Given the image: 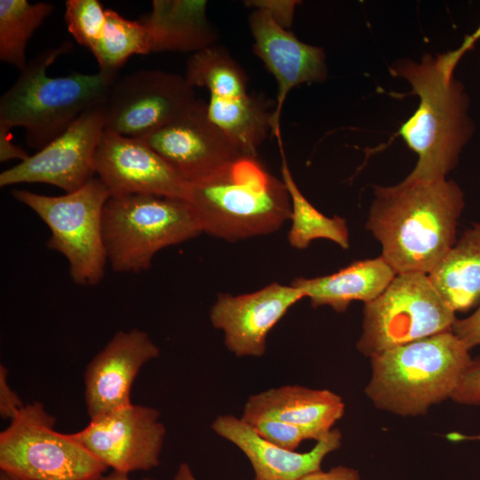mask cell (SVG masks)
I'll return each instance as SVG.
<instances>
[{
	"label": "cell",
	"instance_id": "cell-11",
	"mask_svg": "<svg viewBox=\"0 0 480 480\" xmlns=\"http://www.w3.org/2000/svg\"><path fill=\"white\" fill-rule=\"evenodd\" d=\"M105 103L84 112L61 135L0 174V187L44 183L66 193L94 178V156L105 131Z\"/></svg>",
	"mask_w": 480,
	"mask_h": 480
},
{
	"label": "cell",
	"instance_id": "cell-24",
	"mask_svg": "<svg viewBox=\"0 0 480 480\" xmlns=\"http://www.w3.org/2000/svg\"><path fill=\"white\" fill-rule=\"evenodd\" d=\"M282 180L291 198L292 226L288 242L296 249H305L316 239H328L343 249L349 247V233L346 220L339 216L324 215L305 197L296 184L284 156L282 143Z\"/></svg>",
	"mask_w": 480,
	"mask_h": 480
},
{
	"label": "cell",
	"instance_id": "cell-8",
	"mask_svg": "<svg viewBox=\"0 0 480 480\" xmlns=\"http://www.w3.org/2000/svg\"><path fill=\"white\" fill-rule=\"evenodd\" d=\"M40 402L25 404L0 433L2 472L25 480H87L107 467L73 436L55 430Z\"/></svg>",
	"mask_w": 480,
	"mask_h": 480
},
{
	"label": "cell",
	"instance_id": "cell-10",
	"mask_svg": "<svg viewBox=\"0 0 480 480\" xmlns=\"http://www.w3.org/2000/svg\"><path fill=\"white\" fill-rule=\"evenodd\" d=\"M185 76L141 69L118 76L105 102V130L145 139L164 126L196 100Z\"/></svg>",
	"mask_w": 480,
	"mask_h": 480
},
{
	"label": "cell",
	"instance_id": "cell-16",
	"mask_svg": "<svg viewBox=\"0 0 480 480\" xmlns=\"http://www.w3.org/2000/svg\"><path fill=\"white\" fill-rule=\"evenodd\" d=\"M248 23L254 40L253 52L277 82L271 134L281 143L280 120L288 93L300 84L324 82L326 56L322 47L301 42L263 10L253 9Z\"/></svg>",
	"mask_w": 480,
	"mask_h": 480
},
{
	"label": "cell",
	"instance_id": "cell-31",
	"mask_svg": "<svg viewBox=\"0 0 480 480\" xmlns=\"http://www.w3.org/2000/svg\"><path fill=\"white\" fill-rule=\"evenodd\" d=\"M300 1L296 0H249L244 4L252 9L267 12L284 28H288L293 20L295 10Z\"/></svg>",
	"mask_w": 480,
	"mask_h": 480
},
{
	"label": "cell",
	"instance_id": "cell-30",
	"mask_svg": "<svg viewBox=\"0 0 480 480\" xmlns=\"http://www.w3.org/2000/svg\"><path fill=\"white\" fill-rule=\"evenodd\" d=\"M451 399L462 405H480V356L471 359Z\"/></svg>",
	"mask_w": 480,
	"mask_h": 480
},
{
	"label": "cell",
	"instance_id": "cell-15",
	"mask_svg": "<svg viewBox=\"0 0 480 480\" xmlns=\"http://www.w3.org/2000/svg\"><path fill=\"white\" fill-rule=\"evenodd\" d=\"M304 292L290 284H270L251 293H220L210 310L213 327L222 331L227 348L235 356L260 357L268 335Z\"/></svg>",
	"mask_w": 480,
	"mask_h": 480
},
{
	"label": "cell",
	"instance_id": "cell-32",
	"mask_svg": "<svg viewBox=\"0 0 480 480\" xmlns=\"http://www.w3.org/2000/svg\"><path fill=\"white\" fill-rule=\"evenodd\" d=\"M452 332L470 350L480 345V303L476 309L468 317L456 319Z\"/></svg>",
	"mask_w": 480,
	"mask_h": 480
},
{
	"label": "cell",
	"instance_id": "cell-4",
	"mask_svg": "<svg viewBox=\"0 0 480 480\" xmlns=\"http://www.w3.org/2000/svg\"><path fill=\"white\" fill-rule=\"evenodd\" d=\"M186 201L203 232L228 241L276 232L292 212L283 180L247 155L189 184Z\"/></svg>",
	"mask_w": 480,
	"mask_h": 480
},
{
	"label": "cell",
	"instance_id": "cell-6",
	"mask_svg": "<svg viewBox=\"0 0 480 480\" xmlns=\"http://www.w3.org/2000/svg\"><path fill=\"white\" fill-rule=\"evenodd\" d=\"M186 200L152 195L109 196L102 214L108 262L120 273L148 270L162 249L202 233Z\"/></svg>",
	"mask_w": 480,
	"mask_h": 480
},
{
	"label": "cell",
	"instance_id": "cell-39",
	"mask_svg": "<svg viewBox=\"0 0 480 480\" xmlns=\"http://www.w3.org/2000/svg\"><path fill=\"white\" fill-rule=\"evenodd\" d=\"M0 480H25L1 471Z\"/></svg>",
	"mask_w": 480,
	"mask_h": 480
},
{
	"label": "cell",
	"instance_id": "cell-7",
	"mask_svg": "<svg viewBox=\"0 0 480 480\" xmlns=\"http://www.w3.org/2000/svg\"><path fill=\"white\" fill-rule=\"evenodd\" d=\"M12 196L34 211L48 226V249L61 253L69 264L72 281L98 284L108 262L102 236L103 208L109 194L98 178L62 196L14 189Z\"/></svg>",
	"mask_w": 480,
	"mask_h": 480
},
{
	"label": "cell",
	"instance_id": "cell-12",
	"mask_svg": "<svg viewBox=\"0 0 480 480\" xmlns=\"http://www.w3.org/2000/svg\"><path fill=\"white\" fill-rule=\"evenodd\" d=\"M154 407L132 403L90 420L74 437L112 470L130 474L156 468L165 428Z\"/></svg>",
	"mask_w": 480,
	"mask_h": 480
},
{
	"label": "cell",
	"instance_id": "cell-13",
	"mask_svg": "<svg viewBox=\"0 0 480 480\" xmlns=\"http://www.w3.org/2000/svg\"><path fill=\"white\" fill-rule=\"evenodd\" d=\"M143 140L188 184L244 156L209 118L206 103L200 100Z\"/></svg>",
	"mask_w": 480,
	"mask_h": 480
},
{
	"label": "cell",
	"instance_id": "cell-27",
	"mask_svg": "<svg viewBox=\"0 0 480 480\" xmlns=\"http://www.w3.org/2000/svg\"><path fill=\"white\" fill-rule=\"evenodd\" d=\"M106 13L102 35L90 52L99 71L119 76V69L130 57L151 52L149 36L140 20H128L112 9H107Z\"/></svg>",
	"mask_w": 480,
	"mask_h": 480
},
{
	"label": "cell",
	"instance_id": "cell-3",
	"mask_svg": "<svg viewBox=\"0 0 480 480\" xmlns=\"http://www.w3.org/2000/svg\"><path fill=\"white\" fill-rule=\"evenodd\" d=\"M72 50V42L64 41L37 53L20 71L16 82L0 98V132L22 127L27 145L40 150L84 112L106 102L109 87L119 76L101 71L48 75L57 59Z\"/></svg>",
	"mask_w": 480,
	"mask_h": 480
},
{
	"label": "cell",
	"instance_id": "cell-20",
	"mask_svg": "<svg viewBox=\"0 0 480 480\" xmlns=\"http://www.w3.org/2000/svg\"><path fill=\"white\" fill-rule=\"evenodd\" d=\"M206 0H154L140 21L148 32L151 52H197L216 44L217 30L207 18Z\"/></svg>",
	"mask_w": 480,
	"mask_h": 480
},
{
	"label": "cell",
	"instance_id": "cell-5",
	"mask_svg": "<svg viewBox=\"0 0 480 480\" xmlns=\"http://www.w3.org/2000/svg\"><path fill=\"white\" fill-rule=\"evenodd\" d=\"M472 357L447 331L370 357L371 377L364 393L378 409L402 417L426 414L451 399Z\"/></svg>",
	"mask_w": 480,
	"mask_h": 480
},
{
	"label": "cell",
	"instance_id": "cell-23",
	"mask_svg": "<svg viewBox=\"0 0 480 480\" xmlns=\"http://www.w3.org/2000/svg\"><path fill=\"white\" fill-rule=\"evenodd\" d=\"M206 108L209 118L244 155L256 156L259 147L271 133L274 110L260 96L210 97Z\"/></svg>",
	"mask_w": 480,
	"mask_h": 480
},
{
	"label": "cell",
	"instance_id": "cell-38",
	"mask_svg": "<svg viewBox=\"0 0 480 480\" xmlns=\"http://www.w3.org/2000/svg\"><path fill=\"white\" fill-rule=\"evenodd\" d=\"M87 480H131V479L129 477V474L112 470L110 473L107 475L103 473L98 476H95ZM140 480H153V479L145 477Z\"/></svg>",
	"mask_w": 480,
	"mask_h": 480
},
{
	"label": "cell",
	"instance_id": "cell-21",
	"mask_svg": "<svg viewBox=\"0 0 480 480\" xmlns=\"http://www.w3.org/2000/svg\"><path fill=\"white\" fill-rule=\"evenodd\" d=\"M396 275L391 266L380 256L352 262L330 275L298 277L291 284L300 289L313 307L329 306L340 313L354 300L365 304L375 300Z\"/></svg>",
	"mask_w": 480,
	"mask_h": 480
},
{
	"label": "cell",
	"instance_id": "cell-36",
	"mask_svg": "<svg viewBox=\"0 0 480 480\" xmlns=\"http://www.w3.org/2000/svg\"><path fill=\"white\" fill-rule=\"evenodd\" d=\"M29 157V155L12 142L11 132H0V161L6 162L11 159H18L22 162Z\"/></svg>",
	"mask_w": 480,
	"mask_h": 480
},
{
	"label": "cell",
	"instance_id": "cell-18",
	"mask_svg": "<svg viewBox=\"0 0 480 480\" xmlns=\"http://www.w3.org/2000/svg\"><path fill=\"white\" fill-rule=\"evenodd\" d=\"M211 428L244 454L252 468L253 480H299L321 469L325 457L342 444L341 432L332 428L310 451H290L261 437L241 418L228 414L218 416Z\"/></svg>",
	"mask_w": 480,
	"mask_h": 480
},
{
	"label": "cell",
	"instance_id": "cell-22",
	"mask_svg": "<svg viewBox=\"0 0 480 480\" xmlns=\"http://www.w3.org/2000/svg\"><path fill=\"white\" fill-rule=\"evenodd\" d=\"M428 276L445 303L456 313L480 303V223L473 224Z\"/></svg>",
	"mask_w": 480,
	"mask_h": 480
},
{
	"label": "cell",
	"instance_id": "cell-17",
	"mask_svg": "<svg viewBox=\"0 0 480 480\" xmlns=\"http://www.w3.org/2000/svg\"><path fill=\"white\" fill-rule=\"evenodd\" d=\"M160 354L148 334L119 331L91 360L84 372L90 420L132 404L131 391L141 367Z\"/></svg>",
	"mask_w": 480,
	"mask_h": 480
},
{
	"label": "cell",
	"instance_id": "cell-34",
	"mask_svg": "<svg viewBox=\"0 0 480 480\" xmlns=\"http://www.w3.org/2000/svg\"><path fill=\"white\" fill-rule=\"evenodd\" d=\"M480 39V25L470 35H468L461 44L455 50L448 52L443 54H437L438 61L443 69L449 75L454 74V69L462 58V56L469 50H471L475 44Z\"/></svg>",
	"mask_w": 480,
	"mask_h": 480
},
{
	"label": "cell",
	"instance_id": "cell-37",
	"mask_svg": "<svg viewBox=\"0 0 480 480\" xmlns=\"http://www.w3.org/2000/svg\"><path fill=\"white\" fill-rule=\"evenodd\" d=\"M172 480H197L188 463L180 464Z\"/></svg>",
	"mask_w": 480,
	"mask_h": 480
},
{
	"label": "cell",
	"instance_id": "cell-26",
	"mask_svg": "<svg viewBox=\"0 0 480 480\" xmlns=\"http://www.w3.org/2000/svg\"><path fill=\"white\" fill-rule=\"evenodd\" d=\"M185 77L193 87H204L210 97L229 99L248 93L244 70L226 48L214 44L190 55Z\"/></svg>",
	"mask_w": 480,
	"mask_h": 480
},
{
	"label": "cell",
	"instance_id": "cell-25",
	"mask_svg": "<svg viewBox=\"0 0 480 480\" xmlns=\"http://www.w3.org/2000/svg\"><path fill=\"white\" fill-rule=\"evenodd\" d=\"M53 10L51 3L0 0V60L21 71L28 41Z\"/></svg>",
	"mask_w": 480,
	"mask_h": 480
},
{
	"label": "cell",
	"instance_id": "cell-35",
	"mask_svg": "<svg viewBox=\"0 0 480 480\" xmlns=\"http://www.w3.org/2000/svg\"><path fill=\"white\" fill-rule=\"evenodd\" d=\"M299 480H362L357 469L339 465L324 471L322 469L308 473Z\"/></svg>",
	"mask_w": 480,
	"mask_h": 480
},
{
	"label": "cell",
	"instance_id": "cell-33",
	"mask_svg": "<svg viewBox=\"0 0 480 480\" xmlns=\"http://www.w3.org/2000/svg\"><path fill=\"white\" fill-rule=\"evenodd\" d=\"M22 401L11 388L7 380V369L0 365V416L12 420L24 407Z\"/></svg>",
	"mask_w": 480,
	"mask_h": 480
},
{
	"label": "cell",
	"instance_id": "cell-28",
	"mask_svg": "<svg viewBox=\"0 0 480 480\" xmlns=\"http://www.w3.org/2000/svg\"><path fill=\"white\" fill-rule=\"evenodd\" d=\"M107 9L98 0H68L64 20L74 39L89 51L100 38L107 21Z\"/></svg>",
	"mask_w": 480,
	"mask_h": 480
},
{
	"label": "cell",
	"instance_id": "cell-14",
	"mask_svg": "<svg viewBox=\"0 0 480 480\" xmlns=\"http://www.w3.org/2000/svg\"><path fill=\"white\" fill-rule=\"evenodd\" d=\"M94 170L110 196L188 198L189 184L143 139L105 130L96 149Z\"/></svg>",
	"mask_w": 480,
	"mask_h": 480
},
{
	"label": "cell",
	"instance_id": "cell-2",
	"mask_svg": "<svg viewBox=\"0 0 480 480\" xmlns=\"http://www.w3.org/2000/svg\"><path fill=\"white\" fill-rule=\"evenodd\" d=\"M419 97L415 112L400 126L398 135L418 156L407 176L415 180L446 178L475 132L470 100L460 81L440 68L436 56L424 54L418 62L403 59L389 68Z\"/></svg>",
	"mask_w": 480,
	"mask_h": 480
},
{
	"label": "cell",
	"instance_id": "cell-1",
	"mask_svg": "<svg viewBox=\"0 0 480 480\" xmlns=\"http://www.w3.org/2000/svg\"><path fill=\"white\" fill-rule=\"evenodd\" d=\"M464 205L454 180L406 177L395 186L374 187L366 228L396 274L428 275L456 243Z\"/></svg>",
	"mask_w": 480,
	"mask_h": 480
},
{
	"label": "cell",
	"instance_id": "cell-9",
	"mask_svg": "<svg viewBox=\"0 0 480 480\" xmlns=\"http://www.w3.org/2000/svg\"><path fill=\"white\" fill-rule=\"evenodd\" d=\"M457 317L427 274H396L385 291L365 303L356 342L371 357L385 350L452 331Z\"/></svg>",
	"mask_w": 480,
	"mask_h": 480
},
{
	"label": "cell",
	"instance_id": "cell-19",
	"mask_svg": "<svg viewBox=\"0 0 480 480\" xmlns=\"http://www.w3.org/2000/svg\"><path fill=\"white\" fill-rule=\"evenodd\" d=\"M345 412L342 398L329 389L285 385L255 394L246 401L241 418L269 417L324 438Z\"/></svg>",
	"mask_w": 480,
	"mask_h": 480
},
{
	"label": "cell",
	"instance_id": "cell-29",
	"mask_svg": "<svg viewBox=\"0 0 480 480\" xmlns=\"http://www.w3.org/2000/svg\"><path fill=\"white\" fill-rule=\"evenodd\" d=\"M242 420L264 439L290 451H296L303 441H316V436L308 429L273 418L251 417Z\"/></svg>",
	"mask_w": 480,
	"mask_h": 480
}]
</instances>
